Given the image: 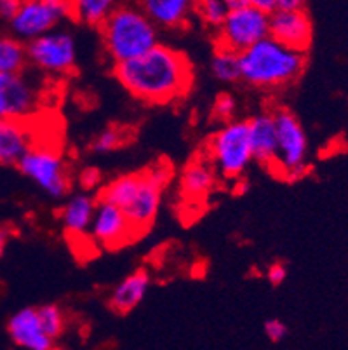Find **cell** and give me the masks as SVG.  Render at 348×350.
I'll list each match as a JSON object with an SVG mask.
<instances>
[{"instance_id": "d6986e66", "label": "cell", "mask_w": 348, "mask_h": 350, "mask_svg": "<svg viewBox=\"0 0 348 350\" xmlns=\"http://www.w3.org/2000/svg\"><path fill=\"white\" fill-rule=\"evenodd\" d=\"M150 273L145 269L131 272L119 284L111 289L108 297V307L120 316H126L145 300L150 289Z\"/></svg>"}, {"instance_id": "30bf717a", "label": "cell", "mask_w": 348, "mask_h": 350, "mask_svg": "<svg viewBox=\"0 0 348 350\" xmlns=\"http://www.w3.org/2000/svg\"><path fill=\"white\" fill-rule=\"evenodd\" d=\"M66 20H72L70 0H23L9 25L12 35L27 44L62 27Z\"/></svg>"}, {"instance_id": "4fadbf2b", "label": "cell", "mask_w": 348, "mask_h": 350, "mask_svg": "<svg viewBox=\"0 0 348 350\" xmlns=\"http://www.w3.org/2000/svg\"><path fill=\"white\" fill-rule=\"evenodd\" d=\"M268 35L277 42L291 49L306 53L312 44V20L305 8L282 9L276 8L270 12V31Z\"/></svg>"}, {"instance_id": "5b68a950", "label": "cell", "mask_w": 348, "mask_h": 350, "mask_svg": "<svg viewBox=\"0 0 348 350\" xmlns=\"http://www.w3.org/2000/svg\"><path fill=\"white\" fill-rule=\"evenodd\" d=\"M206 157L222 180L237 181L244 178L249 165L254 162L247 119H232L219 124L207 142Z\"/></svg>"}, {"instance_id": "8992f818", "label": "cell", "mask_w": 348, "mask_h": 350, "mask_svg": "<svg viewBox=\"0 0 348 350\" xmlns=\"http://www.w3.org/2000/svg\"><path fill=\"white\" fill-rule=\"evenodd\" d=\"M27 58L40 73L65 77L77 68L79 44L72 31L57 27L27 42Z\"/></svg>"}, {"instance_id": "4316f807", "label": "cell", "mask_w": 348, "mask_h": 350, "mask_svg": "<svg viewBox=\"0 0 348 350\" xmlns=\"http://www.w3.org/2000/svg\"><path fill=\"white\" fill-rule=\"evenodd\" d=\"M239 103L234 94L222 93L216 96L215 103L211 107V119L216 120L218 124L230 122L232 119L237 117Z\"/></svg>"}, {"instance_id": "6da1fadb", "label": "cell", "mask_w": 348, "mask_h": 350, "mask_svg": "<svg viewBox=\"0 0 348 350\" xmlns=\"http://www.w3.org/2000/svg\"><path fill=\"white\" fill-rule=\"evenodd\" d=\"M113 77L146 105H169L190 93L193 66L187 54L159 42L138 58L113 65Z\"/></svg>"}, {"instance_id": "7402d4cb", "label": "cell", "mask_w": 348, "mask_h": 350, "mask_svg": "<svg viewBox=\"0 0 348 350\" xmlns=\"http://www.w3.org/2000/svg\"><path fill=\"white\" fill-rule=\"evenodd\" d=\"M27 66V44L14 35L0 33V73H21Z\"/></svg>"}, {"instance_id": "2e32d148", "label": "cell", "mask_w": 348, "mask_h": 350, "mask_svg": "<svg viewBox=\"0 0 348 350\" xmlns=\"http://www.w3.org/2000/svg\"><path fill=\"white\" fill-rule=\"evenodd\" d=\"M249 143L254 162L273 173L277 159V126L273 112H260L249 117Z\"/></svg>"}, {"instance_id": "ac0fdd59", "label": "cell", "mask_w": 348, "mask_h": 350, "mask_svg": "<svg viewBox=\"0 0 348 350\" xmlns=\"http://www.w3.org/2000/svg\"><path fill=\"white\" fill-rule=\"evenodd\" d=\"M218 173L209 162V159L197 157L183 170L180 178V190L185 200H206L218 187Z\"/></svg>"}, {"instance_id": "7a4b0ae2", "label": "cell", "mask_w": 348, "mask_h": 350, "mask_svg": "<svg viewBox=\"0 0 348 350\" xmlns=\"http://www.w3.org/2000/svg\"><path fill=\"white\" fill-rule=\"evenodd\" d=\"M172 167L159 161L138 173L113 178L100 187L98 199L110 200L119 206L139 235L153 225L162 204V193L169 185Z\"/></svg>"}, {"instance_id": "277c9868", "label": "cell", "mask_w": 348, "mask_h": 350, "mask_svg": "<svg viewBox=\"0 0 348 350\" xmlns=\"http://www.w3.org/2000/svg\"><path fill=\"white\" fill-rule=\"evenodd\" d=\"M98 30L105 54L113 65L138 58L161 42V30L134 2L117 5Z\"/></svg>"}, {"instance_id": "9a60e30c", "label": "cell", "mask_w": 348, "mask_h": 350, "mask_svg": "<svg viewBox=\"0 0 348 350\" xmlns=\"http://www.w3.org/2000/svg\"><path fill=\"white\" fill-rule=\"evenodd\" d=\"M8 333L16 347L27 350H51L56 342L44 329L37 307L21 308L9 319Z\"/></svg>"}, {"instance_id": "8fae6325", "label": "cell", "mask_w": 348, "mask_h": 350, "mask_svg": "<svg viewBox=\"0 0 348 350\" xmlns=\"http://www.w3.org/2000/svg\"><path fill=\"white\" fill-rule=\"evenodd\" d=\"M89 235L96 244L107 250H119L139 237L126 213L117 204L105 199H98L91 227H89Z\"/></svg>"}, {"instance_id": "cb8c5ba5", "label": "cell", "mask_w": 348, "mask_h": 350, "mask_svg": "<svg viewBox=\"0 0 348 350\" xmlns=\"http://www.w3.org/2000/svg\"><path fill=\"white\" fill-rule=\"evenodd\" d=\"M228 5L225 0H196L193 2V16L209 30H218L225 16L228 14Z\"/></svg>"}, {"instance_id": "484cf974", "label": "cell", "mask_w": 348, "mask_h": 350, "mask_svg": "<svg viewBox=\"0 0 348 350\" xmlns=\"http://www.w3.org/2000/svg\"><path fill=\"white\" fill-rule=\"evenodd\" d=\"M127 142V131L120 129V127H107L103 131H100L89 143V150L96 155L111 154V152L119 150L126 145Z\"/></svg>"}, {"instance_id": "44dd1931", "label": "cell", "mask_w": 348, "mask_h": 350, "mask_svg": "<svg viewBox=\"0 0 348 350\" xmlns=\"http://www.w3.org/2000/svg\"><path fill=\"white\" fill-rule=\"evenodd\" d=\"M70 5L73 21L98 28L119 5V0H70Z\"/></svg>"}, {"instance_id": "d4e9b609", "label": "cell", "mask_w": 348, "mask_h": 350, "mask_svg": "<svg viewBox=\"0 0 348 350\" xmlns=\"http://www.w3.org/2000/svg\"><path fill=\"white\" fill-rule=\"evenodd\" d=\"M38 317H40V323H42L44 329H46L47 335L54 340V342H59L66 331V314L59 305L54 304H46L37 307Z\"/></svg>"}, {"instance_id": "83f0119b", "label": "cell", "mask_w": 348, "mask_h": 350, "mask_svg": "<svg viewBox=\"0 0 348 350\" xmlns=\"http://www.w3.org/2000/svg\"><path fill=\"white\" fill-rule=\"evenodd\" d=\"M79 185L82 187V190L85 192H91V190L98 189V187L103 185V174L98 167H84V170L79 173Z\"/></svg>"}, {"instance_id": "5bb4252c", "label": "cell", "mask_w": 348, "mask_h": 350, "mask_svg": "<svg viewBox=\"0 0 348 350\" xmlns=\"http://www.w3.org/2000/svg\"><path fill=\"white\" fill-rule=\"evenodd\" d=\"M35 145V127L27 119H0V165H18Z\"/></svg>"}, {"instance_id": "f546056e", "label": "cell", "mask_w": 348, "mask_h": 350, "mask_svg": "<svg viewBox=\"0 0 348 350\" xmlns=\"http://www.w3.org/2000/svg\"><path fill=\"white\" fill-rule=\"evenodd\" d=\"M287 279V267L284 263H272L267 270V281L272 286H280Z\"/></svg>"}, {"instance_id": "3957f363", "label": "cell", "mask_w": 348, "mask_h": 350, "mask_svg": "<svg viewBox=\"0 0 348 350\" xmlns=\"http://www.w3.org/2000/svg\"><path fill=\"white\" fill-rule=\"evenodd\" d=\"M241 82L258 91H277L295 84L306 66V53L277 42L270 35L239 53Z\"/></svg>"}, {"instance_id": "7c38bea8", "label": "cell", "mask_w": 348, "mask_h": 350, "mask_svg": "<svg viewBox=\"0 0 348 350\" xmlns=\"http://www.w3.org/2000/svg\"><path fill=\"white\" fill-rule=\"evenodd\" d=\"M40 107V89L27 73H0V119L34 117Z\"/></svg>"}, {"instance_id": "1f68e13d", "label": "cell", "mask_w": 348, "mask_h": 350, "mask_svg": "<svg viewBox=\"0 0 348 350\" xmlns=\"http://www.w3.org/2000/svg\"><path fill=\"white\" fill-rule=\"evenodd\" d=\"M249 5H254V8L261 9V11H267V12H272L273 9L277 8L276 0H245Z\"/></svg>"}, {"instance_id": "e0dca14e", "label": "cell", "mask_w": 348, "mask_h": 350, "mask_svg": "<svg viewBox=\"0 0 348 350\" xmlns=\"http://www.w3.org/2000/svg\"><path fill=\"white\" fill-rule=\"evenodd\" d=\"M196 0H134L159 30L178 31L190 25Z\"/></svg>"}, {"instance_id": "ba28073f", "label": "cell", "mask_w": 348, "mask_h": 350, "mask_svg": "<svg viewBox=\"0 0 348 350\" xmlns=\"http://www.w3.org/2000/svg\"><path fill=\"white\" fill-rule=\"evenodd\" d=\"M19 171L34 181L38 189L53 199H65L72 189V178L68 173L62 152L49 145L35 143L18 164Z\"/></svg>"}, {"instance_id": "52a82bcc", "label": "cell", "mask_w": 348, "mask_h": 350, "mask_svg": "<svg viewBox=\"0 0 348 350\" xmlns=\"http://www.w3.org/2000/svg\"><path fill=\"white\" fill-rule=\"evenodd\" d=\"M277 126V159L273 174L287 181L299 180L308 170V138L302 122L287 108L273 110Z\"/></svg>"}, {"instance_id": "9c48e42d", "label": "cell", "mask_w": 348, "mask_h": 350, "mask_svg": "<svg viewBox=\"0 0 348 350\" xmlns=\"http://www.w3.org/2000/svg\"><path fill=\"white\" fill-rule=\"evenodd\" d=\"M270 31V12L254 5H241L230 9L223 23L216 30V46L242 53Z\"/></svg>"}, {"instance_id": "ffe728a7", "label": "cell", "mask_w": 348, "mask_h": 350, "mask_svg": "<svg viewBox=\"0 0 348 350\" xmlns=\"http://www.w3.org/2000/svg\"><path fill=\"white\" fill-rule=\"evenodd\" d=\"M96 204H98V199L85 190L66 200L59 211V219L68 237L81 239L89 234Z\"/></svg>"}, {"instance_id": "d6a6232c", "label": "cell", "mask_w": 348, "mask_h": 350, "mask_svg": "<svg viewBox=\"0 0 348 350\" xmlns=\"http://www.w3.org/2000/svg\"><path fill=\"white\" fill-rule=\"evenodd\" d=\"M276 4L282 9H299L305 8L306 0H276Z\"/></svg>"}, {"instance_id": "f1b7e54d", "label": "cell", "mask_w": 348, "mask_h": 350, "mask_svg": "<svg viewBox=\"0 0 348 350\" xmlns=\"http://www.w3.org/2000/svg\"><path fill=\"white\" fill-rule=\"evenodd\" d=\"M263 331H265V336L273 343L282 342V340L287 336V333H289L286 323H282L280 319H268L267 323H265Z\"/></svg>"}, {"instance_id": "4dcf8cb0", "label": "cell", "mask_w": 348, "mask_h": 350, "mask_svg": "<svg viewBox=\"0 0 348 350\" xmlns=\"http://www.w3.org/2000/svg\"><path fill=\"white\" fill-rule=\"evenodd\" d=\"M23 0H0V20L11 21Z\"/></svg>"}, {"instance_id": "603a6c76", "label": "cell", "mask_w": 348, "mask_h": 350, "mask_svg": "<svg viewBox=\"0 0 348 350\" xmlns=\"http://www.w3.org/2000/svg\"><path fill=\"white\" fill-rule=\"evenodd\" d=\"M211 75L223 84H237L241 82V59L239 53L225 49V47H215V53L209 62Z\"/></svg>"}]
</instances>
